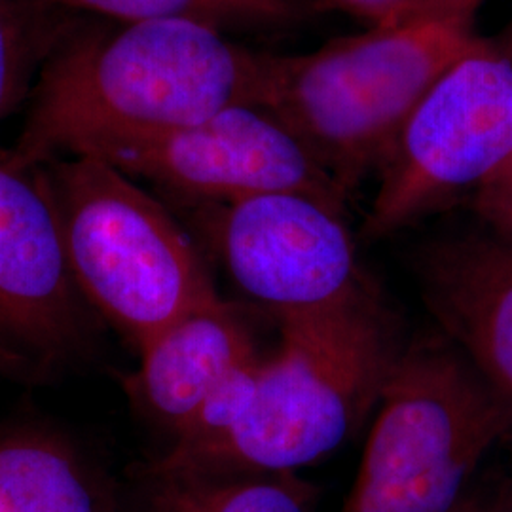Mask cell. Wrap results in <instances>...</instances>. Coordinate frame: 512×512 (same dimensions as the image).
<instances>
[{
  "label": "cell",
  "instance_id": "1",
  "mask_svg": "<svg viewBox=\"0 0 512 512\" xmlns=\"http://www.w3.org/2000/svg\"><path fill=\"white\" fill-rule=\"evenodd\" d=\"M270 59L198 21L84 18L44 65L18 141L6 152L16 164L38 167L110 137L262 107Z\"/></svg>",
  "mask_w": 512,
  "mask_h": 512
},
{
  "label": "cell",
  "instance_id": "2",
  "mask_svg": "<svg viewBox=\"0 0 512 512\" xmlns=\"http://www.w3.org/2000/svg\"><path fill=\"white\" fill-rule=\"evenodd\" d=\"M281 348L264 361L255 406L224 439L162 471L296 473L327 458L378 404L399 357L380 294L365 285L330 308L277 315Z\"/></svg>",
  "mask_w": 512,
  "mask_h": 512
},
{
  "label": "cell",
  "instance_id": "3",
  "mask_svg": "<svg viewBox=\"0 0 512 512\" xmlns=\"http://www.w3.org/2000/svg\"><path fill=\"white\" fill-rule=\"evenodd\" d=\"M475 16L370 27L302 55H272L264 109L349 192L380 165L425 93L484 46Z\"/></svg>",
  "mask_w": 512,
  "mask_h": 512
},
{
  "label": "cell",
  "instance_id": "4",
  "mask_svg": "<svg viewBox=\"0 0 512 512\" xmlns=\"http://www.w3.org/2000/svg\"><path fill=\"white\" fill-rule=\"evenodd\" d=\"M42 167L80 293L137 351L220 300L183 226L135 179L95 156Z\"/></svg>",
  "mask_w": 512,
  "mask_h": 512
},
{
  "label": "cell",
  "instance_id": "5",
  "mask_svg": "<svg viewBox=\"0 0 512 512\" xmlns=\"http://www.w3.org/2000/svg\"><path fill=\"white\" fill-rule=\"evenodd\" d=\"M512 408L448 340L401 351L342 512H454Z\"/></svg>",
  "mask_w": 512,
  "mask_h": 512
},
{
  "label": "cell",
  "instance_id": "6",
  "mask_svg": "<svg viewBox=\"0 0 512 512\" xmlns=\"http://www.w3.org/2000/svg\"><path fill=\"white\" fill-rule=\"evenodd\" d=\"M512 154V59L484 44L425 93L380 165L363 236L382 239L478 190Z\"/></svg>",
  "mask_w": 512,
  "mask_h": 512
},
{
  "label": "cell",
  "instance_id": "7",
  "mask_svg": "<svg viewBox=\"0 0 512 512\" xmlns=\"http://www.w3.org/2000/svg\"><path fill=\"white\" fill-rule=\"evenodd\" d=\"M93 319L44 167L0 152V376L21 384L59 376L90 349Z\"/></svg>",
  "mask_w": 512,
  "mask_h": 512
},
{
  "label": "cell",
  "instance_id": "8",
  "mask_svg": "<svg viewBox=\"0 0 512 512\" xmlns=\"http://www.w3.org/2000/svg\"><path fill=\"white\" fill-rule=\"evenodd\" d=\"M74 156H95L190 207L268 192H304L342 209L348 200L293 131L258 105L183 128L110 137Z\"/></svg>",
  "mask_w": 512,
  "mask_h": 512
},
{
  "label": "cell",
  "instance_id": "9",
  "mask_svg": "<svg viewBox=\"0 0 512 512\" xmlns=\"http://www.w3.org/2000/svg\"><path fill=\"white\" fill-rule=\"evenodd\" d=\"M247 296L283 313L330 308L365 285L344 209L304 192L192 207Z\"/></svg>",
  "mask_w": 512,
  "mask_h": 512
},
{
  "label": "cell",
  "instance_id": "10",
  "mask_svg": "<svg viewBox=\"0 0 512 512\" xmlns=\"http://www.w3.org/2000/svg\"><path fill=\"white\" fill-rule=\"evenodd\" d=\"M418 279L446 340L512 408V241L444 239L423 251Z\"/></svg>",
  "mask_w": 512,
  "mask_h": 512
},
{
  "label": "cell",
  "instance_id": "11",
  "mask_svg": "<svg viewBox=\"0 0 512 512\" xmlns=\"http://www.w3.org/2000/svg\"><path fill=\"white\" fill-rule=\"evenodd\" d=\"M139 355L128 393L175 435L215 385L256 351L241 317L220 298L158 332Z\"/></svg>",
  "mask_w": 512,
  "mask_h": 512
},
{
  "label": "cell",
  "instance_id": "12",
  "mask_svg": "<svg viewBox=\"0 0 512 512\" xmlns=\"http://www.w3.org/2000/svg\"><path fill=\"white\" fill-rule=\"evenodd\" d=\"M148 512H311L313 490L294 473L150 469Z\"/></svg>",
  "mask_w": 512,
  "mask_h": 512
},
{
  "label": "cell",
  "instance_id": "13",
  "mask_svg": "<svg viewBox=\"0 0 512 512\" xmlns=\"http://www.w3.org/2000/svg\"><path fill=\"white\" fill-rule=\"evenodd\" d=\"M0 512H97L73 456L54 440L18 435L0 442Z\"/></svg>",
  "mask_w": 512,
  "mask_h": 512
},
{
  "label": "cell",
  "instance_id": "14",
  "mask_svg": "<svg viewBox=\"0 0 512 512\" xmlns=\"http://www.w3.org/2000/svg\"><path fill=\"white\" fill-rule=\"evenodd\" d=\"M82 19L52 0H0V122L31 99L44 65Z\"/></svg>",
  "mask_w": 512,
  "mask_h": 512
},
{
  "label": "cell",
  "instance_id": "15",
  "mask_svg": "<svg viewBox=\"0 0 512 512\" xmlns=\"http://www.w3.org/2000/svg\"><path fill=\"white\" fill-rule=\"evenodd\" d=\"M78 16L141 23L188 19L219 31H266L291 27L308 14L304 0H52Z\"/></svg>",
  "mask_w": 512,
  "mask_h": 512
},
{
  "label": "cell",
  "instance_id": "16",
  "mask_svg": "<svg viewBox=\"0 0 512 512\" xmlns=\"http://www.w3.org/2000/svg\"><path fill=\"white\" fill-rule=\"evenodd\" d=\"M262 366L264 359L255 355L222 378L175 433V444L164 459L177 461L194 456L228 437L255 406Z\"/></svg>",
  "mask_w": 512,
  "mask_h": 512
},
{
  "label": "cell",
  "instance_id": "17",
  "mask_svg": "<svg viewBox=\"0 0 512 512\" xmlns=\"http://www.w3.org/2000/svg\"><path fill=\"white\" fill-rule=\"evenodd\" d=\"M370 27H397L421 19L476 16L482 0H332Z\"/></svg>",
  "mask_w": 512,
  "mask_h": 512
},
{
  "label": "cell",
  "instance_id": "18",
  "mask_svg": "<svg viewBox=\"0 0 512 512\" xmlns=\"http://www.w3.org/2000/svg\"><path fill=\"white\" fill-rule=\"evenodd\" d=\"M476 213L494 234L512 241V154L494 175L475 192Z\"/></svg>",
  "mask_w": 512,
  "mask_h": 512
},
{
  "label": "cell",
  "instance_id": "19",
  "mask_svg": "<svg viewBox=\"0 0 512 512\" xmlns=\"http://www.w3.org/2000/svg\"><path fill=\"white\" fill-rule=\"evenodd\" d=\"M454 512H512V480H497L476 490L471 486Z\"/></svg>",
  "mask_w": 512,
  "mask_h": 512
}]
</instances>
